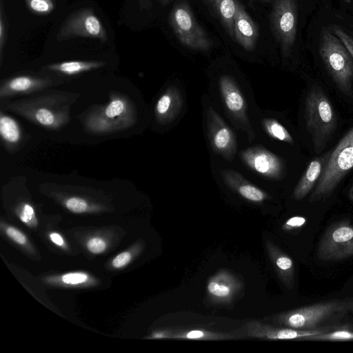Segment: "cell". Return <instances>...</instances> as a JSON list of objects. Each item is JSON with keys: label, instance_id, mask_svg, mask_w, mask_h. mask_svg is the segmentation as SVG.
Here are the masks:
<instances>
[{"label": "cell", "instance_id": "obj_1", "mask_svg": "<svg viewBox=\"0 0 353 353\" xmlns=\"http://www.w3.org/2000/svg\"><path fill=\"white\" fill-rule=\"evenodd\" d=\"M79 94L46 90L17 100H3L1 109L15 113L32 123L55 130L70 120V110Z\"/></svg>", "mask_w": 353, "mask_h": 353}, {"label": "cell", "instance_id": "obj_2", "mask_svg": "<svg viewBox=\"0 0 353 353\" xmlns=\"http://www.w3.org/2000/svg\"><path fill=\"white\" fill-rule=\"evenodd\" d=\"M353 314V298L319 301L277 314L271 321L283 327L301 330H339L340 323Z\"/></svg>", "mask_w": 353, "mask_h": 353}, {"label": "cell", "instance_id": "obj_3", "mask_svg": "<svg viewBox=\"0 0 353 353\" xmlns=\"http://www.w3.org/2000/svg\"><path fill=\"white\" fill-rule=\"evenodd\" d=\"M80 119L88 132L105 135L132 128L137 121V110L128 96L112 92L107 103L91 108Z\"/></svg>", "mask_w": 353, "mask_h": 353}, {"label": "cell", "instance_id": "obj_4", "mask_svg": "<svg viewBox=\"0 0 353 353\" xmlns=\"http://www.w3.org/2000/svg\"><path fill=\"white\" fill-rule=\"evenodd\" d=\"M321 174L309 198L310 202L326 199L353 168V125L334 148L327 152Z\"/></svg>", "mask_w": 353, "mask_h": 353}, {"label": "cell", "instance_id": "obj_5", "mask_svg": "<svg viewBox=\"0 0 353 353\" xmlns=\"http://www.w3.org/2000/svg\"><path fill=\"white\" fill-rule=\"evenodd\" d=\"M306 128L310 134L316 153H320L332 137L337 126V116L323 89L313 85L305 101Z\"/></svg>", "mask_w": 353, "mask_h": 353}, {"label": "cell", "instance_id": "obj_6", "mask_svg": "<svg viewBox=\"0 0 353 353\" xmlns=\"http://www.w3.org/2000/svg\"><path fill=\"white\" fill-rule=\"evenodd\" d=\"M319 52L324 65L341 92L353 94V58L341 41L330 28L321 31Z\"/></svg>", "mask_w": 353, "mask_h": 353}, {"label": "cell", "instance_id": "obj_7", "mask_svg": "<svg viewBox=\"0 0 353 353\" xmlns=\"http://www.w3.org/2000/svg\"><path fill=\"white\" fill-rule=\"evenodd\" d=\"M217 92L223 110L236 128L245 130L254 138L248 117L249 103L245 91L231 75L223 74L218 79Z\"/></svg>", "mask_w": 353, "mask_h": 353}, {"label": "cell", "instance_id": "obj_8", "mask_svg": "<svg viewBox=\"0 0 353 353\" xmlns=\"http://www.w3.org/2000/svg\"><path fill=\"white\" fill-rule=\"evenodd\" d=\"M170 21L175 35L183 46L201 51H207L212 47V41L197 23L187 3L176 5L171 12Z\"/></svg>", "mask_w": 353, "mask_h": 353}, {"label": "cell", "instance_id": "obj_9", "mask_svg": "<svg viewBox=\"0 0 353 353\" xmlns=\"http://www.w3.org/2000/svg\"><path fill=\"white\" fill-rule=\"evenodd\" d=\"M317 258L324 261H341L353 256V224L349 221L332 223L317 247Z\"/></svg>", "mask_w": 353, "mask_h": 353}, {"label": "cell", "instance_id": "obj_10", "mask_svg": "<svg viewBox=\"0 0 353 353\" xmlns=\"http://www.w3.org/2000/svg\"><path fill=\"white\" fill-rule=\"evenodd\" d=\"M298 19V0H274L272 26L283 57L290 54L294 45Z\"/></svg>", "mask_w": 353, "mask_h": 353}, {"label": "cell", "instance_id": "obj_11", "mask_svg": "<svg viewBox=\"0 0 353 353\" xmlns=\"http://www.w3.org/2000/svg\"><path fill=\"white\" fill-rule=\"evenodd\" d=\"M207 137L213 152L232 161L236 151L233 131L210 105L204 108Z\"/></svg>", "mask_w": 353, "mask_h": 353}, {"label": "cell", "instance_id": "obj_12", "mask_svg": "<svg viewBox=\"0 0 353 353\" xmlns=\"http://www.w3.org/2000/svg\"><path fill=\"white\" fill-rule=\"evenodd\" d=\"M61 79L34 74H19L3 80L0 84V99L32 95L61 84Z\"/></svg>", "mask_w": 353, "mask_h": 353}, {"label": "cell", "instance_id": "obj_13", "mask_svg": "<svg viewBox=\"0 0 353 353\" xmlns=\"http://www.w3.org/2000/svg\"><path fill=\"white\" fill-rule=\"evenodd\" d=\"M241 158L248 168L264 177L279 180L283 176L284 163L282 159L265 148H249L241 152Z\"/></svg>", "mask_w": 353, "mask_h": 353}, {"label": "cell", "instance_id": "obj_14", "mask_svg": "<svg viewBox=\"0 0 353 353\" xmlns=\"http://www.w3.org/2000/svg\"><path fill=\"white\" fill-rule=\"evenodd\" d=\"M248 336L267 340H303L305 338L327 333L332 330H301L287 327H274L257 321H250L246 324Z\"/></svg>", "mask_w": 353, "mask_h": 353}, {"label": "cell", "instance_id": "obj_15", "mask_svg": "<svg viewBox=\"0 0 353 353\" xmlns=\"http://www.w3.org/2000/svg\"><path fill=\"white\" fill-rule=\"evenodd\" d=\"M243 288L241 281L227 270H221L208 281L207 294L210 300L216 303H230Z\"/></svg>", "mask_w": 353, "mask_h": 353}, {"label": "cell", "instance_id": "obj_16", "mask_svg": "<svg viewBox=\"0 0 353 353\" xmlns=\"http://www.w3.org/2000/svg\"><path fill=\"white\" fill-rule=\"evenodd\" d=\"M234 39L245 50H254L257 42L258 28L243 6L236 1V9L234 17Z\"/></svg>", "mask_w": 353, "mask_h": 353}, {"label": "cell", "instance_id": "obj_17", "mask_svg": "<svg viewBox=\"0 0 353 353\" xmlns=\"http://www.w3.org/2000/svg\"><path fill=\"white\" fill-rule=\"evenodd\" d=\"M265 244L268 255L281 281L287 288L292 289L295 280L293 260L271 241L267 239Z\"/></svg>", "mask_w": 353, "mask_h": 353}, {"label": "cell", "instance_id": "obj_18", "mask_svg": "<svg viewBox=\"0 0 353 353\" xmlns=\"http://www.w3.org/2000/svg\"><path fill=\"white\" fill-rule=\"evenodd\" d=\"M230 333L219 332L203 328L168 329L154 332L150 339H171L195 341H221L234 338Z\"/></svg>", "mask_w": 353, "mask_h": 353}, {"label": "cell", "instance_id": "obj_19", "mask_svg": "<svg viewBox=\"0 0 353 353\" xmlns=\"http://www.w3.org/2000/svg\"><path fill=\"white\" fill-rule=\"evenodd\" d=\"M64 34L105 39V34L99 19L90 12H83L71 19Z\"/></svg>", "mask_w": 353, "mask_h": 353}, {"label": "cell", "instance_id": "obj_20", "mask_svg": "<svg viewBox=\"0 0 353 353\" xmlns=\"http://www.w3.org/2000/svg\"><path fill=\"white\" fill-rule=\"evenodd\" d=\"M0 136L1 143L9 152L19 150L26 140V135L19 123L13 117L0 111Z\"/></svg>", "mask_w": 353, "mask_h": 353}, {"label": "cell", "instance_id": "obj_21", "mask_svg": "<svg viewBox=\"0 0 353 353\" xmlns=\"http://www.w3.org/2000/svg\"><path fill=\"white\" fill-rule=\"evenodd\" d=\"M325 155L312 160L304 171L296 185L292 196L296 201H301L316 185L323 170Z\"/></svg>", "mask_w": 353, "mask_h": 353}, {"label": "cell", "instance_id": "obj_22", "mask_svg": "<svg viewBox=\"0 0 353 353\" xmlns=\"http://www.w3.org/2000/svg\"><path fill=\"white\" fill-rule=\"evenodd\" d=\"M179 99L178 92L171 88L158 98L154 106V116L157 122L167 123L173 120L181 108Z\"/></svg>", "mask_w": 353, "mask_h": 353}, {"label": "cell", "instance_id": "obj_23", "mask_svg": "<svg viewBox=\"0 0 353 353\" xmlns=\"http://www.w3.org/2000/svg\"><path fill=\"white\" fill-rule=\"evenodd\" d=\"M225 179L230 188L246 200L254 203H261L268 197L265 192L235 172H228Z\"/></svg>", "mask_w": 353, "mask_h": 353}, {"label": "cell", "instance_id": "obj_24", "mask_svg": "<svg viewBox=\"0 0 353 353\" xmlns=\"http://www.w3.org/2000/svg\"><path fill=\"white\" fill-rule=\"evenodd\" d=\"M217 14L223 26L234 39V17L236 9V0H206Z\"/></svg>", "mask_w": 353, "mask_h": 353}, {"label": "cell", "instance_id": "obj_25", "mask_svg": "<svg viewBox=\"0 0 353 353\" xmlns=\"http://www.w3.org/2000/svg\"><path fill=\"white\" fill-rule=\"evenodd\" d=\"M103 62L71 61L52 64L48 66L49 70L67 76L79 74L102 67Z\"/></svg>", "mask_w": 353, "mask_h": 353}, {"label": "cell", "instance_id": "obj_26", "mask_svg": "<svg viewBox=\"0 0 353 353\" xmlns=\"http://www.w3.org/2000/svg\"><path fill=\"white\" fill-rule=\"evenodd\" d=\"M262 123L265 132L273 139L289 144L294 143V139L288 130L277 120L265 118Z\"/></svg>", "mask_w": 353, "mask_h": 353}, {"label": "cell", "instance_id": "obj_27", "mask_svg": "<svg viewBox=\"0 0 353 353\" xmlns=\"http://www.w3.org/2000/svg\"><path fill=\"white\" fill-rule=\"evenodd\" d=\"M303 340L311 341H350L353 340V332L346 330H335L327 333L314 335L305 338Z\"/></svg>", "mask_w": 353, "mask_h": 353}, {"label": "cell", "instance_id": "obj_28", "mask_svg": "<svg viewBox=\"0 0 353 353\" xmlns=\"http://www.w3.org/2000/svg\"><path fill=\"white\" fill-rule=\"evenodd\" d=\"M330 28L345 45L353 58V37L338 25L333 24Z\"/></svg>", "mask_w": 353, "mask_h": 353}, {"label": "cell", "instance_id": "obj_29", "mask_svg": "<svg viewBox=\"0 0 353 353\" xmlns=\"http://www.w3.org/2000/svg\"><path fill=\"white\" fill-rule=\"evenodd\" d=\"M65 205L68 210L74 213H81L87 210L88 202L82 197L70 196L65 201Z\"/></svg>", "mask_w": 353, "mask_h": 353}, {"label": "cell", "instance_id": "obj_30", "mask_svg": "<svg viewBox=\"0 0 353 353\" xmlns=\"http://www.w3.org/2000/svg\"><path fill=\"white\" fill-rule=\"evenodd\" d=\"M28 7L37 13H48L54 7L52 0H26Z\"/></svg>", "mask_w": 353, "mask_h": 353}, {"label": "cell", "instance_id": "obj_31", "mask_svg": "<svg viewBox=\"0 0 353 353\" xmlns=\"http://www.w3.org/2000/svg\"><path fill=\"white\" fill-rule=\"evenodd\" d=\"M61 279L65 283L75 285L85 282L88 276L83 272H71L62 276Z\"/></svg>", "mask_w": 353, "mask_h": 353}, {"label": "cell", "instance_id": "obj_32", "mask_svg": "<svg viewBox=\"0 0 353 353\" xmlns=\"http://www.w3.org/2000/svg\"><path fill=\"white\" fill-rule=\"evenodd\" d=\"M19 216L24 223L30 222L35 216L34 209L32 205L28 203H23L19 207Z\"/></svg>", "mask_w": 353, "mask_h": 353}, {"label": "cell", "instance_id": "obj_33", "mask_svg": "<svg viewBox=\"0 0 353 353\" xmlns=\"http://www.w3.org/2000/svg\"><path fill=\"white\" fill-rule=\"evenodd\" d=\"M105 246L106 245L104 241L98 237L90 239L87 243L88 250L94 254L102 252L105 250Z\"/></svg>", "mask_w": 353, "mask_h": 353}, {"label": "cell", "instance_id": "obj_34", "mask_svg": "<svg viewBox=\"0 0 353 353\" xmlns=\"http://www.w3.org/2000/svg\"><path fill=\"white\" fill-rule=\"evenodd\" d=\"M131 260V254L129 252H123L117 255L112 261L114 268H120L127 265Z\"/></svg>", "mask_w": 353, "mask_h": 353}, {"label": "cell", "instance_id": "obj_35", "mask_svg": "<svg viewBox=\"0 0 353 353\" xmlns=\"http://www.w3.org/2000/svg\"><path fill=\"white\" fill-rule=\"evenodd\" d=\"M6 233L11 239L19 244L22 245L26 243V236L21 232L13 227H8L6 229Z\"/></svg>", "mask_w": 353, "mask_h": 353}, {"label": "cell", "instance_id": "obj_36", "mask_svg": "<svg viewBox=\"0 0 353 353\" xmlns=\"http://www.w3.org/2000/svg\"><path fill=\"white\" fill-rule=\"evenodd\" d=\"M304 222L305 219L301 217H293L285 223L284 228L286 229L296 228L301 225Z\"/></svg>", "mask_w": 353, "mask_h": 353}, {"label": "cell", "instance_id": "obj_37", "mask_svg": "<svg viewBox=\"0 0 353 353\" xmlns=\"http://www.w3.org/2000/svg\"><path fill=\"white\" fill-rule=\"evenodd\" d=\"M51 241L57 245L62 246L63 245V238L60 234L56 232H52L50 234Z\"/></svg>", "mask_w": 353, "mask_h": 353}, {"label": "cell", "instance_id": "obj_38", "mask_svg": "<svg viewBox=\"0 0 353 353\" xmlns=\"http://www.w3.org/2000/svg\"><path fill=\"white\" fill-rule=\"evenodd\" d=\"M145 1H151V0H145ZM159 1L161 5L165 6L166 4L170 3L172 0H157Z\"/></svg>", "mask_w": 353, "mask_h": 353}, {"label": "cell", "instance_id": "obj_39", "mask_svg": "<svg viewBox=\"0 0 353 353\" xmlns=\"http://www.w3.org/2000/svg\"><path fill=\"white\" fill-rule=\"evenodd\" d=\"M349 196H350L351 201L353 202V185H352V187L350 190Z\"/></svg>", "mask_w": 353, "mask_h": 353}, {"label": "cell", "instance_id": "obj_40", "mask_svg": "<svg viewBox=\"0 0 353 353\" xmlns=\"http://www.w3.org/2000/svg\"><path fill=\"white\" fill-rule=\"evenodd\" d=\"M249 1H259L264 3H271L272 0H249Z\"/></svg>", "mask_w": 353, "mask_h": 353}, {"label": "cell", "instance_id": "obj_41", "mask_svg": "<svg viewBox=\"0 0 353 353\" xmlns=\"http://www.w3.org/2000/svg\"><path fill=\"white\" fill-rule=\"evenodd\" d=\"M344 2L347 3H350L351 2V0H342Z\"/></svg>", "mask_w": 353, "mask_h": 353}]
</instances>
